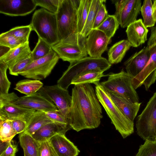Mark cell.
<instances>
[{"label": "cell", "instance_id": "obj_7", "mask_svg": "<svg viewBox=\"0 0 156 156\" xmlns=\"http://www.w3.org/2000/svg\"><path fill=\"white\" fill-rule=\"evenodd\" d=\"M107 80L100 83L108 92L122 97L133 103L139 102V98L133 87V78L123 69L117 73H110Z\"/></svg>", "mask_w": 156, "mask_h": 156}, {"label": "cell", "instance_id": "obj_15", "mask_svg": "<svg viewBox=\"0 0 156 156\" xmlns=\"http://www.w3.org/2000/svg\"><path fill=\"white\" fill-rule=\"evenodd\" d=\"M13 103L44 112L58 110L53 102L41 95L38 92L19 97Z\"/></svg>", "mask_w": 156, "mask_h": 156}, {"label": "cell", "instance_id": "obj_14", "mask_svg": "<svg viewBox=\"0 0 156 156\" xmlns=\"http://www.w3.org/2000/svg\"><path fill=\"white\" fill-rule=\"evenodd\" d=\"M111 39L104 33L97 29H92L87 37L86 47L90 57L98 58L101 57L107 50Z\"/></svg>", "mask_w": 156, "mask_h": 156}, {"label": "cell", "instance_id": "obj_10", "mask_svg": "<svg viewBox=\"0 0 156 156\" xmlns=\"http://www.w3.org/2000/svg\"><path fill=\"white\" fill-rule=\"evenodd\" d=\"M116 11L114 15L122 28L127 27L137 20L141 7L140 0H112Z\"/></svg>", "mask_w": 156, "mask_h": 156}, {"label": "cell", "instance_id": "obj_12", "mask_svg": "<svg viewBox=\"0 0 156 156\" xmlns=\"http://www.w3.org/2000/svg\"><path fill=\"white\" fill-rule=\"evenodd\" d=\"M149 48L151 55L147 63L141 72L132 79L135 90L143 85L147 91L156 80V44Z\"/></svg>", "mask_w": 156, "mask_h": 156}, {"label": "cell", "instance_id": "obj_28", "mask_svg": "<svg viewBox=\"0 0 156 156\" xmlns=\"http://www.w3.org/2000/svg\"><path fill=\"white\" fill-rule=\"evenodd\" d=\"M102 0H92L90 10L81 34L87 37L92 30L96 15Z\"/></svg>", "mask_w": 156, "mask_h": 156}, {"label": "cell", "instance_id": "obj_46", "mask_svg": "<svg viewBox=\"0 0 156 156\" xmlns=\"http://www.w3.org/2000/svg\"><path fill=\"white\" fill-rule=\"evenodd\" d=\"M153 18L156 22V0L153 1Z\"/></svg>", "mask_w": 156, "mask_h": 156}, {"label": "cell", "instance_id": "obj_20", "mask_svg": "<svg viewBox=\"0 0 156 156\" xmlns=\"http://www.w3.org/2000/svg\"><path fill=\"white\" fill-rule=\"evenodd\" d=\"M72 129L69 125L52 122L48 123L37 130L31 135L39 143L48 141L51 138L58 134L65 135L66 132Z\"/></svg>", "mask_w": 156, "mask_h": 156}, {"label": "cell", "instance_id": "obj_43", "mask_svg": "<svg viewBox=\"0 0 156 156\" xmlns=\"http://www.w3.org/2000/svg\"><path fill=\"white\" fill-rule=\"evenodd\" d=\"M12 140L6 148L0 153V156H15L18 151L17 145L15 144Z\"/></svg>", "mask_w": 156, "mask_h": 156}, {"label": "cell", "instance_id": "obj_4", "mask_svg": "<svg viewBox=\"0 0 156 156\" xmlns=\"http://www.w3.org/2000/svg\"><path fill=\"white\" fill-rule=\"evenodd\" d=\"M80 0H60L55 14L60 41L77 32V12Z\"/></svg>", "mask_w": 156, "mask_h": 156}, {"label": "cell", "instance_id": "obj_45", "mask_svg": "<svg viewBox=\"0 0 156 156\" xmlns=\"http://www.w3.org/2000/svg\"><path fill=\"white\" fill-rule=\"evenodd\" d=\"M151 34L147 43V46L150 48L156 44V26L151 28Z\"/></svg>", "mask_w": 156, "mask_h": 156}, {"label": "cell", "instance_id": "obj_29", "mask_svg": "<svg viewBox=\"0 0 156 156\" xmlns=\"http://www.w3.org/2000/svg\"><path fill=\"white\" fill-rule=\"evenodd\" d=\"M119 24L114 15H108L104 21L96 29L105 33L110 39L113 36Z\"/></svg>", "mask_w": 156, "mask_h": 156}, {"label": "cell", "instance_id": "obj_18", "mask_svg": "<svg viewBox=\"0 0 156 156\" xmlns=\"http://www.w3.org/2000/svg\"><path fill=\"white\" fill-rule=\"evenodd\" d=\"M148 31L141 19L128 26L126 32L127 40L131 47H137L144 43L147 39Z\"/></svg>", "mask_w": 156, "mask_h": 156}, {"label": "cell", "instance_id": "obj_31", "mask_svg": "<svg viewBox=\"0 0 156 156\" xmlns=\"http://www.w3.org/2000/svg\"><path fill=\"white\" fill-rule=\"evenodd\" d=\"M16 134L11 120L0 119V141L9 142Z\"/></svg>", "mask_w": 156, "mask_h": 156}, {"label": "cell", "instance_id": "obj_24", "mask_svg": "<svg viewBox=\"0 0 156 156\" xmlns=\"http://www.w3.org/2000/svg\"><path fill=\"white\" fill-rule=\"evenodd\" d=\"M52 122H53L48 118L44 112L36 111L27 123V127L23 132L31 136L45 125Z\"/></svg>", "mask_w": 156, "mask_h": 156}, {"label": "cell", "instance_id": "obj_11", "mask_svg": "<svg viewBox=\"0 0 156 156\" xmlns=\"http://www.w3.org/2000/svg\"><path fill=\"white\" fill-rule=\"evenodd\" d=\"M38 91L41 95L53 102L59 112L68 119V115L71 104L72 96L67 90L56 84L44 86Z\"/></svg>", "mask_w": 156, "mask_h": 156}, {"label": "cell", "instance_id": "obj_39", "mask_svg": "<svg viewBox=\"0 0 156 156\" xmlns=\"http://www.w3.org/2000/svg\"><path fill=\"white\" fill-rule=\"evenodd\" d=\"M105 0H102L95 17L92 29H96L107 18L108 14L105 4Z\"/></svg>", "mask_w": 156, "mask_h": 156}, {"label": "cell", "instance_id": "obj_6", "mask_svg": "<svg viewBox=\"0 0 156 156\" xmlns=\"http://www.w3.org/2000/svg\"><path fill=\"white\" fill-rule=\"evenodd\" d=\"M87 37L80 33H74L53 46L52 49L60 58L70 63L87 56Z\"/></svg>", "mask_w": 156, "mask_h": 156}, {"label": "cell", "instance_id": "obj_2", "mask_svg": "<svg viewBox=\"0 0 156 156\" xmlns=\"http://www.w3.org/2000/svg\"><path fill=\"white\" fill-rule=\"evenodd\" d=\"M95 91L97 98L104 108L111 123L125 139L134 132V122L129 119L114 103L108 92L100 83L95 85Z\"/></svg>", "mask_w": 156, "mask_h": 156}, {"label": "cell", "instance_id": "obj_35", "mask_svg": "<svg viewBox=\"0 0 156 156\" xmlns=\"http://www.w3.org/2000/svg\"><path fill=\"white\" fill-rule=\"evenodd\" d=\"M23 44L24 43L7 31L2 33L0 35V45L8 47L10 49Z\"/></svg>", "mask_w": 156, "mask_h": 156}, {"label": "cell", "instance_id": "obj_42", "mask_svg": "<svg viewBox=\"0 0 156 156\" xmlns=\"http://www.w3.org/2000/svg\"><path fill=\"white\" fill-rule=\"evenodd\" d=\"M45 112L48 118L53 122L70 125L67 119L58 110Z\"/></svg>", "mask_w": 156, "mask_h": 156}, {"label": "cell", "instance_id": "obj_23", "mask_svg": "<svg viewBox=\"0 0 156 156\" xmlns=\"http://www.w3.org/2000/svg\"><path fill=\"white\" fill-rule=\"evenodd\" d=\"M131 47L127 40H123L115 43L108 52L109 62L112 65L121 62Z\"/></svg>", "mask_w": 156, "mask_h": 156}, {"label": "cell", "instance_id": "obj_21", "mask_svg": "<svg viewBox=\"0 0 156 156\" xmlns=\"http://www.w3.org/2000/svg\"><path fill=\"white\" fill-rule=\"evenodd\" d=\"M31 52L28 41L15 48L10 49L6 54L0 57V62L6 65L9 69L29 57Z\"/></svg>", "mask_w": 156, "mask_h": 156}, {"label": "cell", "instance_id": "obj_9", "mask_svg": "<svg viewBox=\"0 0 156 156\" xmlns=\"http://www.w3.org/2000/svg\"><path fill=\"white\" fill-rule=\"evenodd\" d=\"M59 58L52 49L46 56L33 61L19 74L28 79L42 80L50 74Z\"/></svg>", "mask_w": 156, "mask_h": 156}, {"label": "cell", "instance_id": "obj_17", "mask_svg": "<svg viewBox=\"0 0 156 156\" xmlns=\"http://www.w3.org/2000/svg\"><path fill=\"white\" fill-rule=\"evenodd\" d=\"M150 48L146 46L136 52L124 63L126 72L133 78L143 70L149 60Z\"/></svg>", "mask_w": 156, "mask_h": 156}, {"label": "cell", "instance_id": "obj_38", "mask_svg": "<svg viewBox=\"0 0 156 156\" xmlns=\"http://www.w3.org/2000/svg\"><path fill=\"white\" fill-rule=\"evenodd\" d=\"M37 6H39L47 11L55 14L59 5L60 0H34Z\"/></svg>", "mask_w": 156, "mask_h": 156}, {"label": "cell", "instance_id": "obj_33", "mask_svg": "<svg viewBox=\"0 0 156 156\" xmlns=\"http://www.w3.org/2000/svg\"><path fill=\"white\" fill-rule=\"evenodd\" d=\"M52 49L51 46L38 37V42L34 48L31 51L30 55L33 60H35L46 56Z\"/></svg>", "mask_w": 156, "mask_h": 156}, {"label": "cell", "instance_id": "obj_13", "mask_svg": "<svg viewBox=\"0 0 156 156\" xmlns=\"http://www.w3.org/2000/svg\"><path fill=\"white\" fill-rule=\"evenodd\" d=\"M34 0H0V13L11 16H24L36 9Z\"/></svg>", "mask_w": 156, "mask_h": 156}, {"label": "cell", "instance_id": "obj_37", "mask_svg": "<svg viewBox=\"0 0 156 156\" xmlns=\"http://www.w3.org/2000/svg\"><path fill=\"white\" fill-rule=\"evenodd\" d=\"M7 66L2 62H0V95L8 93L11 82L9 80L6 74Z\"/></svg>", "mask_w": 156, "mask_h": 156}, {"label": "cell", "instance_id": "obj_26", "mask_svg": "<svg viewBox=\"0 0 156 156\" xmlns=\"http://www.w3.org/2000/svg\"><path fill=\"white\" fill-rule=\"evenodd\" d=\"M103 72L98 70H91L80 74L74 78L71 84L80 85L87 83H94L95 85L99 83L101 79L105 76Z\"/></svg>", "mask_w": 156, "mask_h": 156}, {"label": "cell", "instance_id": "obj_44", "mask_svg": "<svg viewBox=\"0 0 156 156\" xmlns=\"http://www.w3.org/2000/svg\"><path fill=\"white\" fill-rule=\"evenodd\" d=\"M13 127L17 134L21 133L25 130L27 125L26 122L19 119L12 120Z\"/></svg>", "mask_w": 156, "mask_h": 156}, {"label": "cell", "instance_id": "obj_3", "mask_svg": "<svg viewBox=\"0 0 156 156\" xmlns=\"http://www.w3.org/2000/svg\"><path fill=\"white\" fill-rule=\"evenodd\" d=\"M112 65L105 58L86 57L70 63L67 69L58 80L57 84L67 90L73 79L77 76L91 70L104 72L108 69Z\"/></svg>", "mask_w": 156, "mask_h": 156}, {"label": "cell", "instance_id": "obj_36", "mask_svg": "<svg viewBox=\"0 0 156 156\" xmlns=\"http://www.w3.org/2000/svg\"><path fill=\"white\" fill-rule=\"evenodd\" d=\"M135 156H156V140H146Z\"/></svg>", "mask_w": 156, "mask_h": 156}, {"label": "cell", "instance_id": "obj_32", "mask_svg": "<svg viewBox=\"0 0 156 156\" xmlns=\"http://www.w3.org/2000/svg\"><path fill=\"white\" fill-rule=\"evenodd\" d=\"M140 12L143 18V23L145 26L147 28L154 27L156 22L153 18V7L152 1L144 0Z\"/></svg>", "mask_w": 156, "mask_h": 156}, {"label": "cell", "instance_id": "obj_27", "mask_svg": "<svg viewBox=\"0 0 156 156\" xmlns=\"http://www.w3.org/2000/svg\"><path fill=\"white\" fill-rule=\"evenodd\" d=\"M43 86V83L39 80L27 79L18 81L14 89L29 95L38 91Z\"/></svg>", "mask_w": 156, "mask_h": 156}, {"label": "cell", "instance_id": "obj_5", "mask_svg": "<svg viewBox=\"0 0 156 156\" xmlns=\"http://www.w3.org/2000/svg\"><path fill=\"white\" fill-rule=\"evenodd\" d=\"M30 24L40 38L51 46L59 42L55 14L43 8L34 13Z\"/></svg>", "mask_w": 156, "mask_h": 156}, {"label": "cell", "instance_id": "obj_22", "mask_svg": "<svg viewBox=\"0 0 156 156\" xmlns=\"http://www.w3.org/2000/svg\"><path fill=\"white\" fill-rule=\"evenodd\" d=\"M114 103L129 119L134 122L141 103H133L117 95L108 92Z\"/></svg>", "mask_w": 156, "mask_h": 156}, {"label": "cell", "instance_id": "obj_25", "mask_svg": "<svg viewBox=\"0 0 156 156\" xmlns=\"http://www.w3.org/2000/svg\"><path fill=\"white\" fill-rule=\"evenodd\" d=\"M19 139L24 156H39V143L31 135L23 132L19 135Z\"/></svg>", "mask_w": 156, "mask_h": 156}, {"label": "cell", "instance_id": "obj_8", "mask_svg": "<svg viewBox=\"0 0 156 156\" xmlns=\"http://www.w3.org/2000/svg\"><path fill=\"white\" fill-rule=\"evenodd\" d=\"M137 134L143 140H156V91L137 118Z\"/></svg>", "mask_w": 156, "mask_h": 156}, {"label": "cell", "instance_id": "obj_40", "mask_svg": "<svg viewBox=\"0 0 156 156\" xmlns=\"http://www.w3.org/2000/svg\"><path fill=\"white\" fill-rule=\"evenodd\" d=\"M33 61L31 55L9 68L10 74L17 76L20 73Z\"/></svg>", "mask_w": 156, "mask_h": 156}, {"label": "cell", "instance_id": "obj_19", "mask_svg": "<svg viewBox=\"0 0 156 156\" xmlns=\"http://www.w3.org/2000/svg\"><path fill=\"white\" fill-rule=\"evenodd\" d=\"M49 141L58 156H77L80 152L77 146L64 134L56 135Z\"/></svg>", "mask_w": 156, "mask_h": 156}, {"label": "cell", "instance_id": "obj_1", "mask_svg": "<svg viewBox=\"0 0 156 156\" xmlns=\"http://www.w3.org/2000/svg\"><path fill=\"white\" fill-rule=\"evenodd\" d=\"M67 118L72 129L79 132L98 127L103 118L101 104L90 83L75 85Z\"/></svg>", "mask_w": 156, "mask_h": 156}, {"label": "cell", "instance_id": "obj_30", "mask_svg": "<svg viewBox=\"0 0 156 156\" xmlns=\"http://www.w3.org/2000/svg\"><path fill=\"white\" fill-rule=\"evenodd\" d=\"M92 0H80L77 12V32L81 33L85 24Z\"/></svg>", "mask_w": 156, "mask_h": 156}, {"label": "cell", "instance_id": "obj_16", "mask_svg": "<svg viewBox=\"0 0 156 156\" xmlns=\"http://www.w3.org/2000/svg\"><path fill=\"white\" fill-rule=\"evenodd\" d=\"M36 111L11 102L0 104V119H19L27 123Z\"/></svg>", "mask_w": 156, "mask_h": 156}, {"label": "cell", "instance_id": "obj_34", "mask_svg": "<svg viewBox=\"0 0 156 156\" xmlns=\"http://www.w3.org/2000/svg\"><path fill=\"white\" fill-rule=\"evenodd\" d=\"M32 30V27L29 24L15 27L7 31V32L25 43L29 41V36Z\"/></svg>", "mask_w": 156, "mask_h": 156}, {"label": "cell", "instance_id": "obj_41", "mask_svg": "<svg viewBox=\"0 0 156 156\" xmlns=\"http://www.w3.org/2000/svg\"><path fill=\"white\" fill-rule=\"evenodd\" d=\"M39 156H58L49 140L39 143Z\"/></svg>", "mask_w": 156, "mask_h": 156}]
</instances>
